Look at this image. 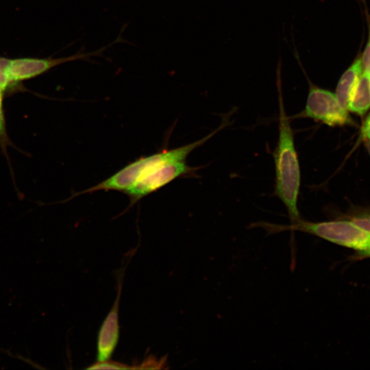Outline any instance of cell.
<instances>
[{"instance_id":"1","label":"cell","mask_w":370,"mask_h":370,"mask_svg":"<svg viewBox=\"0 0 370 370\" xmlns=\"http://www.w3.org/2000/svg\"><path fill=\"white\" fill-rule=\"evenodd\" d=\"M201 145L202 141L198 140L182 147L164 149L142 156L124 166L125 175L135 183L125 193L130 198V206L173 180L193 174L197 169L188 165L186 158Z\"/></svg>"},{"instance_id":"2","label":"cell","mask_w":370,"mask_h":370,"mask_svg":"<svg viewBox=\"0 0 370 370\" xmlns=\"http://www.w3.org/2000/svg\"><path fill=\"white\" fill-rule=\"evenodd\" d=\"M280 79H278L279 135L273 153L275 172L274 194L286 206L291 223H293L301 219L297 208L301 173L293 132L290 117L284 108Z\"/></svg>"},{"instance_id":"3","label":"cell","mask_w":370,"mask_h":370,"mask_svg":"<svg viewBox=\"0 0 370 370\" xmlns=\"http://www.w3.org/2000/svg\"><path fill=\"white\" fill-rule=\"evenodd\" d=\"M252 226L263 228L268 234H276L284 231H299L308 233L334 244L358 251H362L367 248L370 238V235L364 232L351 221L347 220L314 223L301 219L289 225L258 222L254 223Z\"/></svg>"},{"instance_id":"4","label":"cell","mask_w":370,"mask_h":370,"mask_svg":"<svg viewBox=\"0 0 370 370\" xmlns=\"http://www.w3.org/2000/svg\"><path fill=\"white\" fill-rule=\"evenodd\" d=\"M308 82L309 91L305 108L294 115V119L309 118L331 127L354 123L347 110L339 104L335 93Z\"/></svg>"},{"instance_id":"5","label":"cell","mask_w":370,"mask_h":370,"mask_svg":"<svg viewBox=\"0 0 370 370\" xmlns=\"http://www.w3.org/2000/svg\"><path fill=\"white\" fill-rule=\"evenodd\" d=\"M120 292L118 293L116 301L103 321L97 337V362L108 360L116 345L119 336L118 323V308Z\"/></svg>"},{"instance_id":"6","label":"cell","mask_w":370,"mask_h":370,"mask_svg":"<svg viewBox=\"0 0 370 370\" xmlns=\"http://www.w3.org/2000/svg\"><path fill=\"white\" fill-rule=\"evenodd\" d=\"M60 64V59L19 58L11 60L8 70L10 79L18 81L41 74L53 66Z\"/></svg>"},{"instance_id":"7","label":"cell","mask_w":370,"mask_h":370,"mask_svg":"<svg viewBox=\"0 0 370 370\" xmlns=\"http://www.w3.org/2000/svg\"><path fill=\"white\" fill-rule=\"evenodd\" d=\"M228 122L227 119H223L219 127H218L212 132L208 134L207 136L200 139L202 141V145L211 138L214 134L221 130L223 128L227 125ZM135 183L132 182L125 175L124 171V167L120 169L119 171L113 174L106 180L97 184L96 185L86 189L85 190L79 193L78 194L92 193L95 191L104 190H114L125 193L128 189H130Z\"/></svg>"},{"instance_id":"8","label":"cell","mask_w":370,"mask_h":370,"mask_svg":"<svg viewBox=\"0 0 370 370\" xmlns=\"http://www.w3.org/2000/svg\"><path fill=\"white\" fill-rule=\"evenodd\" d=\"M362 73L361 58L358 56L338 80L335 95L341 106L347 110L352 93Z\"/></svg>"},{"instance_id":"9","label":"cell","mask_w":370,"mask_h":370,"mask_svg":"<svg viewBox=\"0 0 370 370\" xmlns=\"http://www.w3.org/2000/svg\"><path fill=\"white\" fill-rule=\"evenodd\" d=\"M369 108L370 75L363 72L351 97L348 110L362 116Z\"/></svg>"},{"instance_id":"10","label":"cell","mask_w":370,"mask_h":370,"mask_svg":"<svg viewBox=\"0 0 370 370\" xmlns=\"http://www.w3.org/2000/svg\"><path fill=\"white\" fill-rule=\"evenodd\" d=\"M349 218L355 225L370 235V211H358L351 214Z\"/></svg>"},{"instance_id":"11","label":"cell","mask_w":370,"mask_h":370,"mask_svg":"<svg viewBox=\"0 0 370 370\" xmlns=\"http://www.w3.org/2000/svg\"><path fill=\"white\" fill-rule=\"evenodd\" d=\"M366 20L368 28L367 42L364 51L360 56L363 72L370 75V14L366 10Z\"/></svg>"},{"instance_id":"12","label":"cell","mask_w":370,"mask_h":370,"mask_svg":"<svg viewBox=\"0 0 370 370\" xmlns=\"http://www.w3.org/2000/svg\"><path fill=\"white\" fill-rule=\"evenodd\" d=\"M131 368L132 367H127L125 365L114 362H109L108 360L103 362H97V363L88 367V369H123Z\"/></svg>"},{"instance_id":"13","label":"cell","mask_w":370,"mask_h":370,"mask_svg":"<svg viewBox=\"0 0 370 370\" xmlns=\"http://www.w3.org/2000/svg\"><path fill=\"white\" fill-rule=\"evenodd\" d=\"M2 90H0V141L3 144L7 140L5 122L2 108Z\"/></svg>"},{"instance_id":"14","label":"cell","mask_w":370,"mask_h":370,"mask_svg":"<svg viewBox=\"0 0 370 370\" xmlns=\"http://www.w3.org/2000/svg\"><path fill=\"white\" fill-rule=\"evenodd\" d=\"M362 133L365 138L370 140V114L364 123L362 128Z\"/></svg>"},{"instance_id":"15","label":"cell","mask_w":370,"mask_h":370,"mask_svg":"<svg viewBox=\"0 0 370 370\" xmlns=\"http://www.w3.org/2000/svg\"><path fill=\"white\" fill-rule=\"evenodd\" d=\"M10 62H11L10 60L3 58H0V71L8 72Z\"/></svg>"},{"instance_id":"16","label":"cell","mask_w":370,"mask_h":370,"mask_svg":"<svg viewBox=\"0 0 370 370\" xmlns=\"http://www.w3.org/2000/svg\"><path fill=\"white\" fill-rule=\"evenodd\" d=\"M357 256L360 258L369 257L370 256V238L368 242L367 248L362 251H358Z\"/></svg>"},{"instance_id":"17","label":"cell","mask_w":370,"mask_h":370,"mask_svg":"<svg viewBox=\"0 0 370 370\" xmlns=\"http://www.w3.org/2000/svg\"><path fill=\"white\" fill-rule=\"evenodd\" d=\"M366 147L367 148V150H368V152L370 155V140H368L367 143H366Z\"/></svg>"}]
</instances>
